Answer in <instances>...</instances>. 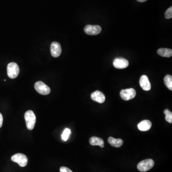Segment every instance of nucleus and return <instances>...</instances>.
<instances>
[{
	"instance_id": "obj_1",
	"label": "nucleus",
	"mask_w": 172,
	"mask_h": 172,
	"mask_svg": "<svg viewBox=\"0 0 172 172\" xmlns=\"http://www.w3.org/2000/svg\"><path fill=\"white\" fill-rule=\"evenodd\" d=\"M27 128L29 130H32L34 128L36 123V116L34 113L31 110L27 111L24 115Z\"/></svg>"
},
{
	"instance_id": "obj_2",
	"label": "nucleus",
	"mask_w": 172,
	"mask_h": 172,
	"mask_svg": "<svg viewBox=\"0 0 172 172\" xmlns=\"http://www.w3.org/2000/svg\"><path fill=\"white\" fill-rule=\"evenodd\" d=\"M155 165L152 159H147L142 161L137 165V168L141 172H145L151 169Z\"/></svg>"
},
{
	"instance_id": "obj_3",
	"label": "nucleus",
	"mask_w": 172,
	"mask_h": 172,
	"mask_svg": "<svg viewBox=\"0 0 172 172\" xmlns=\"http://www.w3.org/2000/svg\"><path fill=\"white\" fill-rule=\"evenodd\" d=\"M20 72L19 66L16 63L11 62L7 66V74L8 77L12 79L17 77Z\"/></svg>"
},
{
	"instance_id": "obj_4",
	"label": "nucleus",
	"mask_w": 172,
	"mask_h": 172,
	"mask_svg": "<svg viewBox=\"0 0 172 172\" xmlns=\"http://www.w3.org/2000/svg\"><path fill=\"white\" fill-rule=\"evenodd\" d=\"M11 160L13 162L18 163L21 167H24L28 163V158L26 155L22 153H16L12 156Z\"/></svg>"
},
{
	"instance_id": "obj_5",
	"label": "nucleus",
	"mask_w": 172,
	"mask_h": 172,
	"mask_svg": "<svg viewBox=\"0 0 172 172\" xmlns=\"http://www.w3.org/2000/svg\"><path fill=\"white\" fill-rule=\"evenodd\" d=\"M34 88L35 90L41 95H46L50 92V88L46 84L42 81H38L35 83Z\"/></svg>"
},
{
	"instance_id": "obj_6",
	"label": "nucleus",
	"mask_w": 172,
	"mask_h": 172,
	"mask_svg": "<svg viewBox=\"0 0 172 172\" xmlns=\"http://www.w3.org/2000/svg\"><path fill=\"white\" fill-rule=\"evenodd\" d=\"M136 95L135 90L134 88H127L121 90L120 92V97L124 100H129L134 98Z\"/></svg>"
},
{
	"instance_id": "obj_7",
	"label": "nucleus",
	"mask_w": 172,
	"mask_h": 172,
	"mask_svg": "<svg viewBox=\"0 0 172 172\" xmlns=\"http://www.w3.org/2000/svg\"><path fill=\"white\" fill-rule=\"evenodd\" d=\"M102 28L99 26L87 25L84 28V31L87 34L91 35L99 34L102 32Z\"/></svg>"
},
{
	"instance_id": "obj_8",
	"label": "nucleus",
	"mask_w": 172,
	"mask_h": 172,
	"mask_svg": "<svg viewBox=\"0 0 172 172\" xmlns=\"http://www.w3.org/2000/svg\"><path fill=\"white\" fill-rule=\"evenodd\" d=\"M114 66L118 69H124L128 67L129 66V61L126 59L122 57L117 58L114 60Z\"/></svg>"
},
{
	"instance_id": "obj_9",
	"label": "nucleus",
	"mask_w": 172,
	"mask_h": 172,
	"mask_svg": "<svg viewBox=\"0 0 172 172\" xmlns=\"http://www.w3.org/2000/svg\"><path fill=\"white\" fill-rule=\"evenodd\" d=\"M51 53L53 57H59L62 52V49L59 43L57 42H54L51 44Z\"/></svg>"
},
{
	"instance_id": "obj_10",
	"label": "nucleus",
	"mask_w": 172,
	"mask_h": 172,
	"mask_svg": "<svg viewBox=\"0 0 172 172\" xmlns=\"http://www.w3.org/2000/svg\"><path fill=\"white\" fill-rule=\"evenodd\" d=\"M91 98L93 100L99 103H103L105 101V96L102 92L97 91L93 92L91 95Z\"/></svg>"
},
{
	"instance_id": "obj_11",
	"label": "nucleus",
	"mask_w": 172,
	"mask_h": 172,
	"mask_svg": "<svg viewBox=\"0 0 172 172\" xmlns=\"http://www.w3.org/2000/svg\"><path fill=\"white\" fill-rule=\"evenodd\" d=\"M140 85L142 88L145 91H150L151 88V85L150 83L148 77L146 75H142L140 80Z\"/></svg>"
},
{
	"instance_id": "obj_12",
	"label": "nucleus",
	"mask_w": 172,
	"mask_h": 172,
	"mask_svg": "<svg viewBox=\"0 0 172 172\" xmlns=\"http://www.w3.org/2000/svg\"><path fill=\"white\" fill-rule=\"evenodd\" d=\"M152 124L151 121L149 120H143L141 121L138 124V128L139 130L141 131H149L151 128Z\"/></svg>"
},
{
	"instance_id": "obj_13",
	"label": "nucleus",
	"mask_w": 172,
	"mask_h": 172,
	"mask_svg": "<svg viewBox=\"0 0 172 172\" xmlns=\"http://www.w3.org/2000/svg\"><path fill=\"white\" fill-rule=\"evenodd\" d=\"M89 143L92 146H99L102 148L104 146V142L102 139L99 137H92L89 139Z\"/></svg>"
},
{
	"instance_id": "obj_14",
	"label": "nucleus",
	"mask_w": 172,
	"mask_h": 172,
	"mask_svg": "<svg viewBox=\"0 0 172 172\" xmlns=\"http://www.w3.org/2000/svg\"><path fill=\"white\" fill-rule=\"evenodd\" d=\"M108 141L112 146L117 147V148L121 147L124 143L123 140L120 139H115L112 137H109L108 140Z\"/></svg>"
},
{
	"instance_id": "obj_15",
	"label": "nucleus",
	"mask_w": 172,
	"mask_h": 172,
	"mask_svg": "<svg viewBox=\"0 0 172 172\" xmlns=\"http://www.w3.org/2000/svg\"><path fill=\"white\" fill-rule=\"evenodd\" d=\"M158 54L163 57H169L172 56V50L171 49L162 48L158 50Z\"/></svg>"
},
{
	"instance_id": "obj_16",
	"label": "nucleus",
	"mask_w": 172,
	"mask_h": 172,
	"mask_svg": "<svg viewBox=\"0 0 172 172\" xmlns=\"http://www.w3.org/2000/svg\"><path fill=\"white\" fill-rule=\"evenodd\" d=\"M164 84L168 89L172 91V77L171 75H167L164 77Z\"/></svg>"
},
{
	"instance_id": "obj_17",
	"label": "nucleus",
	"mask_w": 172,
	"mask_h": 172,
	"mask_svg": "<svg viewBox=\"0 0 172 172\" xmlns=\"http://www.w3.org/2000/svg\"><path fill=\"white\" fill-rule=\"evenodd\" d=\"M164 114L166 115V120L170 124L172 123V113L168 109L164 110Z\"/></svg>"
},
{
	"instance_id": "obj_18",
	"label": "nucleus",
	"mask_w": 172,
	"mask_h": 172,
	"mask_svg": "<svg viewBox=\"0 0 172 172\" xmlns=\"http://www.w3.org/2000/svg\"><path fill=\"white\" fill-rule=\"evenodd\" d=\"M71 134V131L69 128H66L65 129V130L63 131V134H62V139L64 141H66L69 139V136Z\"/></svg>"
},
{
	"instance_id": "obj_19",
	"label": "nucleus",
	"mask_w": 172,
	"mask_h": 172,
	"mask_svg": "<svg viewBox=\"0 0 172 172\" xmlns=\"http://www.w3.org/2000/svg\"><path fill=\"white\" fill-rule=\"evenodd\" d=\"M165 17L167 19H170L172 17V7H170L166 11L165 13Z\"/></svg>"
},
{
	"instance_id": "obj_20",
	"label": "nucleus",
	"mask_w": 172,
	"mask_h": 172,
	"mask_svg": "<svg viewBox=\"0 0 172 172\" xmlns=\"http://www.w3.org/2000/svg\"><path fill=\"white\" fill-rule=\"evenodd\" d=\"M60 172H73L69 168L62 167L60 168Z\"/></svg>"
},
{
	"instance_id": "obj_21",
	"label": "nucleus",
	"mask_w": 172,
	"mask_h": 172,
	"mask_svg": "<svg viewBox=\"0 0 172 172\" xmlns=\"http://www.w3.org/2000/svg\"><path fill=\"white\" fill-rule=\"evenodd\" d=\"M3 124V117L2 114L0 113V128H1Z\"/></svg>"
},
{
	"instance_id": "obj_22",
	"label": "nucleus",
	"mask_w": 172,
	"mask_h": 172,
	"mask_svg": "<svg viewBox=\"0 0 172 172\" xmlns=\"http://www.w3.org/2000/svg\"><path fill=\"white\" fill-rule=\"evenodd\" d=\"M137 1H138L139 2H143L146 1L147 0H137Z\"/></svg>"
}]
</instances>
